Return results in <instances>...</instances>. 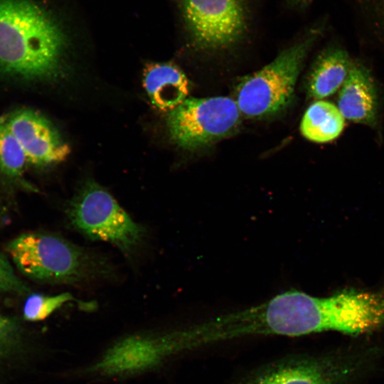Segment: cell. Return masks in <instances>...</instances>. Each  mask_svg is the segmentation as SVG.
Listing matches in <instances>:
<instances>
[{"instance_id":"obj_1","label":"cell","mask_w":384,"mask_h":384,"mask_svg":"<svg viewBox=\"0 0 384 384\" xmlns=\"http://www.w3.org/2000/svg\"><path fill=\"white\" fill-rule=\"evenodd\" d=\"M64 38L58 26L28 0H0V69L26 78L54 77Z\"/></svg>"},{"instance_id":"obj_2","label":"cell","mask_w":384,"mask_h":384,"mask_svg":"<svg viewBox=\"0 0 384 384\" xmlns=\"http://www.w3.org/2000/svg\"><path fill=\"white\" fill-rule=\"evenodd\" d=\"M6 250L23 274L42 282L77 284L112 273L104 257L53 234L23 233L11 240Z\"/></svg>"},{"instance_id":"obj_3","label":"cell","mask_w":384,"mask_h":384,"mask_svg":"<svg viewBox=\"0 0 384 384\" xmlns=\"http://www.w3.org/2000/svg\"><path fill=\"white\" fill-rule=\"evenodd\" d=\"M379 351L348 348L286 357L252 370L238 384H355L373 367Z\"/></svg>"},{"instance_id":"obj_4","label":"cell","mask_w":384,"mask_h":384,"mask_svg":"<svg viewBox=\"0 0 384 384\" xmlns=\"http://www.w3.org/2000/svg\"><path fill=\"white\" fill-rule=\"evenodd\" d=\"M318 31L311 30L272 62L240 80L236 87L235 102L243 115L249 118L267 117L289 105L303 60Z\"/></svg>"},{"instance_id":"obj_5","label":"cell","mask_w":384,"mask_h":384,"mask_svg":"<svg viewBox=\"0 0 384 384\" xmlns=\"http://www.w3.org/2000/svg\"><path fill=\"white\" fill-rule=\"evenodd\" d=\"M65 213L70 225L82 235L110 242L127 255L136 250L144 236L143 227L92 181L85 183L68 203Z\"/></svg>"},{"instance_id":"obj_6","label":"cell","mask_w":384,"mask_h":384,"mask_svg":"<svg viewBox=\"0 0 384 384\" xmlns=\"http://www.w3.org/2000/svg\"><path fill=\"white\" fill-rule=\"evenodd\" d=\"M240 113L235 100L228 97L186 98L169 113L170 137L183 149L201 147L235 131Z\"/></svg>"},{"instance_id":"obj_7","label":"cell","mask_w":384,"mask_h":384,"mask_svg":"<svg viewBox=\"0 0 384 384\" xmlns=\"http://www.w3.org/2000/svg\"><path fill=\"white\" fill-rule=\"evenodd\" d=\"M186 26L200 48L216 50L239 41L250 20L247 0H181Z\"/></svg>"},{"instance_id":"obj_8","label":"cell","mask_w":384,"mask_h":384,"mask_svg":"<svg viewBox=\"0 0 384 384\" xmlns=\"http://www.w3.org/2000/svg\"><path fill=\"white\" fill-rule=\"evenodd\" d=\"M6 118L28 162L46 165L62 161L69 154L70 147L61 140L50 123L38 113L20 110Z\"/></svg>"},{"instance_id":"obj_9","label":"cell","mask_w":384,"mask_h":384,"mask_svg":"<svg viewBox=\"0 0 384 384\" xmlns=\"http://www.w3.org/2000/svg\"><path fill=\"white\" fill-rule=\"evenodd\" d=\"M338 108L343 117L355 123L374 127L378 122V97L369 71L353 63L340 88Z\"/></svg>"},{"instance_id":"obj_10","label":"cell","mask_w":384,"mask_h":384,"mask_svg":"<svg viewBox=\"0 0 384 384\" xmlns=\"http://www.w3.org/2000/svg\"><path fill=\"white\" fill-rule=\"evenodd\" d=\"M143 85L156 108L171 111L189 92V82L177 66L170 63H149L143 72Z\"/></svg>"},{"instance_id":"obj_11","label":"cell","mask_w":384,"mask_h":384,"mask_svg":"<svg viewBox=\"0 0 384 384\" xmlns=\"http://www.w3.org/2000/svg\"><path fill=\"white\" fill-rule=\"evenodd\" d=\"M351 64L345 50L332 47L324 50L315 61L309 77L310 97L321 100L334 94L344 83Z\"/></svg>"},{"instance_id":"obj_12","label":"cell","mask_w":384,"mask_h":384,"mask_svg":"<svg viewBox=\"0 0 384 384\" xmlns=\"http://www.w3.org/2000/svg\"><path fill=\"white\" fill-rule=\"evenodd\" d=\"M344 126L345 118L338 107L320 100L311 104L305 112L300 130L306 139L316 143H326L336 139Z\"/></svg>"},{"instance_id":"obj_13","label":"cell","mask_w":384,"mask_h":384,"mask_svg":"<svg viewBox=\"0 0 384 384\" xmlns=\"http://www.w3.org/2000/svg\"><path fill=\"white\" fill-rule=\"evenodd\" d=\"M74 302L83 311H90L95 309L97 304L75 298L69 292H63L56 295H45L41 294H30L23 307V316L29 321L44 320L54 311L67 303Z\"/></svg>"},{"instance_id":"obj_14","label":"cell","mask_w":384,"mask_h":384,"mask_svg":"<svg viewBox=\"0 0 384 384\" xmlns=\"http://www.w3.org/2000/svg\"><path fill=\"white\" fill-rule=\"evenodd\" d=\"M27 162L26 155L9 129L6 116L0 117V171L9 178H19Z\"/></svg>"},{"instance_id":"obj_15","label":"cell","mask_w":384,"mask_h":384,"mask_svg":"<svg viewBox=\"0 0 384 384\" xmlns=\"http://www.w3.org/2000/svg\"><path fill=\"white\" fill-rule=\"evenodd\" d=\"M20 342L21 331L17 322L0 314V361L13 354Z\"/></svg>"},{"instance_id":"obj_16","label":"cell","mask_w":384,"mask_h":384,"mask_svg":"<svg viewBox=\"0 0 384 384\" xmlns=\"http://www.w3.org/2000/svg\"><path fill=\"white\" fill-rule=\"evenodd\" d=\"M26 284L16 274L8 258L0 253V295L6 293L24 294L28 292Z\"/></svg>"},{"instance_id":"obj_17","label":"cell","mask_w":384,"mask_h":384,"mask_svg":"<svg viewBox=\"0 0 384 384\" xmlns=\"http://www.w3.org/2000/svg\"><path fill=\"white\" fill-rule=\"evenodd\" d=\"M378 11L379 19L384 25V0H375Z\"/></svg>"},{"instance_id":"obj_18","label":"cell","mask_w":384,"mask_h":384,"mask_svg":"<svg viewBox=\"0 0 384 384\" xmlns=\"http://www.w3.org/2000/svg\"><path fill=\"white\" fill-rule=\"evenodd\" d=\"M290 2L293 4V6L299 7V8H304L309 4V3L311 2L312 0H289Z\"/></svg>"},{"instance_id":"obj_19","label":"cell","mask_w":384,"mask_h":384,"mask_svg":"<svg viewBox=\"0 0 384 384\" xmlns=\"http://www.w3.org/2000/svg\"><path fill=\"white\" fill-rule=\"evenodd\" d=\"M4 207L2 206V201L1 200V198H0V216H4Z\"/></svg>"}]
</instances>
